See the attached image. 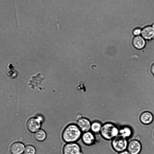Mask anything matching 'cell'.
Returning <instances> with one entry per match:
<instances>
[{
  "instance_id": "5b68a950",
  "label": "cell",
  "mask_w": 154,
  "mask_h": 154,
  "mask_svg": "<svg viewBox=\"0 0 154 154\" xmlns=\"http://www.w3.org/2000/svg\"><path fill=\"white\" fill-rule=\"evenodd\" d=\"M63 154H84L80 146L75 142L67 143L63 146Z\"/></svg>"
},
{
  "instance_id": "8fae6325",
  "label": "cell",
  "mask_w": 154,
  "mask_h": 154,
  "mask_svg": "<svg viewBox=\"0 0 154 154\" xmlns=\"http://www.w3.org/2000/svg\"><path fill=\"white\" fill-rule=\"evenodd\" d=\"M140 120L141 122L145 125H148L152 122L153 120L152 114L149 111L143 112L140 115Z\"/></svg>"
},
{
  "instance_id": "9c48e42d",
  "label": "cell",
  "mask_w": 154,
  "mask_h": 154,
  "mask_svg": "<svg viewBox=\"0 0 154 154\" xmlns=\"http://www.w3.org/2000/svg\"><path fill=\"white\" fill-rule=\"evenodd\" d=\"M25 146L22 143L15 142L12 143L9 148L12 154H22L24 151Z\"/></svg>"
},
{
  "instance_id": "30bf717a",
  "label": "cell",
  "mask_w": 154,
  "mask_h": 154,
  "mask_svg": "<svg viewBox=\"0 0 154 154\" xmlns=\"http://www.w3.org/2000/svg\"><path fill=\"white\" fill-rule=\"evenodd\" d=\"M142 37L145 40H151L154 38V27L148 26L143 28L141 31Z\"/></svg>"
},
{
  "instance_id": "e0dca14e",
  "label": "cell",
  "mask_w": 154,
  "mask_h": 154,
  "mask_svg": "<svg viewBox=\"0 0 154 154\" xmlns=\"http://www.w3.org/2000/svg\"><path fill=\"white\" fill-rule=\"evenodd\" d=\"M141 29L140 28H136L134 30L132 33L134 35L139 36L141 33Z\"/></svg>"
},
{
  "instance_id": "2e32d148",
  "label": "cell",
  "mask_w": 154,
  "mask_h": 154,
  "mask_svg": "<svg viewBox=\"0 0 154 154\" xmlns=\"http://www.w3.org/2000/svg\"><path fill=\"white\" fill-rule=\"evenodd\" d=\"M35 152L36 150L35 148L31 145L26 146L24 151L25 154H35Z\"/></svg>"
},
{
  "instance_id": "7c38bea8",
  "label": "cell",
  "mask_w": 154,
  "mask_h": 154,
  "mask_svg": "<svg viewBox=\"0 0 154 154\" xmlns=\"http://www.w3.org/2000/svg\"><path fill=\"white\" fill-rule=\"evenodd\" d=\"M132 43L135 48L138 49H141L145 46L146 40L140 36H135L133 39Z\"/></svg>"
},
{
  "instance_id": "ac0fdd59",
  "label": "cell",
  "mask_w": 154,
  "mask_h": 154,
  "mask_svg": "<svg viewBox=\"0 0 154 154\" xmlns=\"http://www.w3.org/2000/svg\"><path fill=\"white\" fill-rule=\"evenodd\" d=\"M118 154H130L128 150H125L119 152Z\"/></svg>"
},
{
  "instance_id": "52a82bcc",
  "label": "cell",
  "mask_w": 154,
  "mask_h": 154,
  "mask_svg": "<svg viewBox=\"0 0 154 154\" xmlns=\"http://www.w3.org/2000/svg\"><path fill=\"white\" fill-rule=\"evenodd\" d=\"M91 123L90 120L85 117H80L76 121V124L82 132L89 131L91 130Z\"/></svg>"
},
{
  "instance_id": "4fadbf2b",
  "label": "cell",
  "mask_w": 154,
  "mask_h": 154,
  "mask_svg": "<svg viewBox=\"0 0 154 154\" xmlns=\"http://www.w3.org/2000/svg\"><path fill=\"white\" fill-rule=\"evenodd\" d=\"M132 134L131 128L128 126H123L119 129V135L126 139L129 137Z\"/></svg>"
},
{
  "instance_id": "7a4b0ae2",
  "label": "cell",
  "mask_w": 154,
  "mask_h": 154,
  "mask_svg": "<svg viewBox=\"0 0 154 154\" xmlns=\"http://www.w3.org/2000/svg\"><path fill=\"white\" fill-rule=\"evenodd\" d=\"M119 129L115 124L107 122L102 125L100 133L103 138L110 140L119 135Z\"/></svg>"
},
{
  "instance_id": "8992f818",
  "label": "cell",
  "mask_w": 154,
  "mask_h": 154,
  "mask_svg": "<svg viewBox=\"0 0 154 154\" xmlns=\"http://www.w3.org/2000/svg\"><path fill=\"white\" fill-rule=\"evenodd\" d=\"M142 148L140 142L138 140L134 139L128 143L127 149L130 154H139L141 151Z\"/></svg>"
},
{
  "instance_id": "277c9868",
  "label": "cell",
  "mask_w": 154,
  "mask_h": 154,
  "mask_svg": "<svg viewBox=\"0 0 154 154\" xmlns=\"http://www.w3.org/2000/svg\"><path fill=\"white\" fill-rule=\"evenodd\" d=\"M43 118L40 116L33 117L29 119L26 122V127L29 132H35L40 128Z\"/></svg>"
},
{
  "instance_id": "3957f363",
  "label": "cell",
  "mask_w": 154,
  "mask_h": 154,
  "mask_svg": "<svg viewBox=\"0 0 154 154\" xmlns=\"http://www.w3.org/2000/svg\"><path fill=\"white\" fill-rule=\"evenodd\" d=\"M128 144L127 139L119 135L114 138L111 143L112 148L118 153L125 150Z\"/></svg>"
},
{
  "instance_id": "9a60e30c",
  "label": "cell",
  "mask_w": 154,
  "mask_h": 154,
  "mask_svg": "<svg viewBox=\"0 0 154 154\" xmlns=\"http://www.w3.org/2000/svg\"><path fill=\"white\" fill-rule=\"evenodd\" d=\"M102 125L99 121H94L91 123V130L94 134L100 133Z\"/></svg>"
},
{
  "instance_id": "5bb4252c",
  "label": "cell",
  "mask_w": 154,
  "mask_h": 154,
  "mask_svg": "<svg viewBox=\"0 0 154 154\" xmlns=\"http://www.w3.org/2000/svg\"><path fill=\"white\" fill-rule=\"evenodd\" d=\"M33 137L36 140L41 142L43 141L45 139L46 134L44 130L40 129L35 132L34 134Z\"/></svg>"
},
{
  "instance_id": "ffe728a7",
  "label": "cell",
  "mask_w": 154,
  "mask_h": 154,
  "mask_svg": "<svg viewBox=\"0 0 154 154\" xmlns=\"http://www.w3.org/2000/svg\"></svg>"
},
{
  "instance_id": "ba28073f",
  "label": "cell",
  "mask_w": 154,
  "mask_h": 154,
  "mask_svg": "<svg viewBox=\"0 0 154 154\" xmlns=\"http://www.w3.org/2000/svg\"><path fill=\"white\" fill-rule=\"evenodd\" d=\"M81 138L82 142L88 146L93 145L95 141L94 133L89 131L84 132L82 134Z\"/></svg>"
},
{
  "instance_id": "6da1fadb",
  "label": "cell",
  "mask_w": 154,
  "mask_h": 154,
  "mask_svg": "<svg viewBox=\"0 0 154 154\" xmlns=\"http://www.w3.org/2000/svg\"><path fill=\"white\" fill-rule=\"evenodd\" d=\"M82 131L76 124L69 125L64 128L62 134L63 140L67 143H74L81 137Z\"/></svg>"
},
{
  "instance_id": "d6986e66",
  "label": "cell",
  "mask_w": 154,
  "mask_h": 154,
  "mask_svg": "<svg viewBox=\"0 0 154 154\" xmlns=\"http://www.w3.org/2000/svg\"><path fill=\"white\" fill-rule=\"evenodd\" d=\"M151 71L152 74L154 75V63L151 66Z\"/></svg>"
}]
</instances>
